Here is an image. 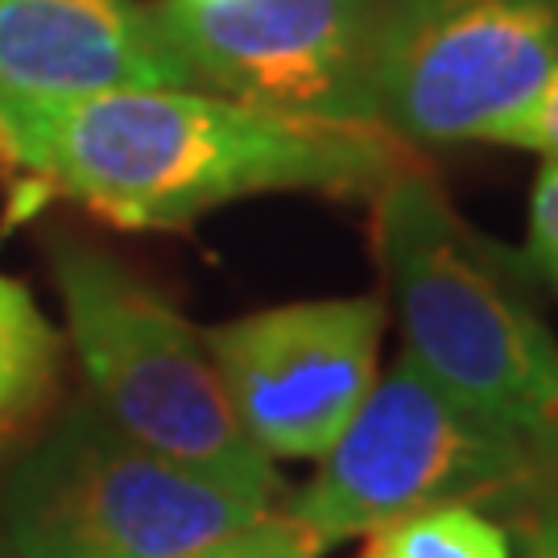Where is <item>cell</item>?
<instances>
[{
  "label": "cell",
  "mask_w": 558,
  "mask_h": 558,
  "mask_svg": "<svg viewBox=\"0 0 558 558\" xmlns=\"http://www.w3.org/2000/svg\"><path fill=\"white\" fill-rule=\"evenodd\" d=\"M0 133L9 161L133 232L269 191L373 195L414 166L385 124L294 117L199 87L0 100Z\"/></svg>",
  "instance_id": "cell-1"
},
{
  "label": "cell",
  "mask_w": 558,
  "mask_h": 558,
  "mask_svg": "<svg viewBox=\"0 0 558 558\" xmlns=\"http://www.w3.org/2000/svg\"><path fill=\"white\" fill-rule=\"evenodd\" d=\"M373 244L401 352L558 476V339L518 265L459 216L422 166L373 191Z\"/></svg>",
  "instance_id": "cell-2"
},
{
  "label": "cell",
  "mask_w": 558,
  "mask_h": 558,
  "mask_svg": "<svg viewBox=\"0 0 558 558\" xmlns=\"http://www.w3.org/2000/svg\"><path fill=\"white\" fill-rule=\"evenodd\" d=\"M278 493L129 439L71 401L0 468V542L13 558H182L274 513Z\"/></svg>",
  "instance_id": "cell-3"
},
{
  "label": "cell",
  "mask_w": 558,
  "mask_h": 558,
  "mask_svg": "<svg viewBox=\"0 0 558 558\" xmlns=\"http://www.w3.org/2000/svg\"><path fill=\"white\" fill-rule=\"evenodd\" d=\"M50 269L66 343L104 418L158 456L281 493L274 459L236 422L195 323L92 244L59 240Z\"/></svg>",
  "instance_id": "cell-4"
},
{
  "label": "cell",
  "mask_w": 558,
  "mask_h": 558,
  "mask_svg": "<svg viewBox=\"0 0 558 558\" xmlns=\"http://www.w3.org/2000/svg\"><path fill=\"white\" fill-rule=\"evenodd\" d=\"M550 476L525 442L456 401L401 352L281 513L327 550L439 505L513 497Z\"/></svg>",
  "instance_id": "cell-5"
},
{
  "label": "cell",
  "mask_w": 558,
  "mask_h": 558,
  "mask_svg": "<svg viewBox=\"0 0 558 558\" xmlns=\"http://www.w3.org/2000/svg\"><path fill=\"white\" fill-rule=\"evenodd\" d=\"M558 66V0H380L377 120L405 145L488 141Z\"/></svg>",
  "instance_id": "cell-6"
},
{
  "label": "cell",
  "mask_w": 558,
  "mask_h": 558,
  "mask_svg": "<svg viewBox=\"0 0 558 558\" xmlns=\"http://www.w3.org/2000/svg\"><path fill=\"white\" fill-rule=\"evenodd\" d=\"M154 13L195 87L294 117L380 124V0H166Z\"/></svg>",
  "instance_id": "cell-7"
},
{
  "label": "cell",
  "mask_w": 558,
  "mask_h": 558,
  "mask_svg": "<svg viewBox=\"0 0 558 558\" xmlns=\"http://www.w3.org/2000/svg\"><path fill=\"white\" fill-rule=\"evenodd\" d=\"M385 302L306 299L207 327L232 414L265 459H319L377 380Z\"/></svg>",
  "instance_id": "cell-8"
},
{
  "label": "cell",
  "mask_w": 558,
  "mask_h": 558,
  "mask_svg": "<svg viewBox=\"0 0 558 558\" xmlns=\"http://www.w3.org/2000/svg\"><path fill=\"white\" fill-rule=\"evenodd\" d=\"M195 87L141 0H0V100Z\"/></svg>",
  "instance_id": "cell-9"
},
{
  "label": "cell",
  "mask_w": 558,
  "mask_h": 558,
  "mask_svg": "<svg viewBox=\"0 0 558 558\" xmlns=\"http://www.w3.org/2000/svg\"><path fill=\"white\" fill-rule=\"evenodd\" d=\"M66 339L29 286L0 269V456L34 435L62 393Z\"/></svg>",
  "instance_id": "cell-10"
},
{
  "label": "cell",
  "mask_w": 558,
  "mask_h": 558,
  "mask_svg": "<svg viewBox=\"0 0 558 558\" xmlns=\"http://www.w3.org/2000/svg\"><path fill=\"white\" fill-rule=\"evenodd\" d=\"M373 558H513L509 538L480 505H439L368 534Z\"/></svg>",
  "instance_id": "cell-11"
},
{
  "label": "cell",
  "mask_w": 558,
  "mask_h": 558,
  "mask_svg": "<svg viewBox=\"0 0 558 558\" xmlns=\"http://www.w3.org/2000/svg\"><path fill=\"white\" fill-rule=\"evenodd\" d=\"M323 550L315 538L299 530L286 513H265V518L240 525L223 538L207 542L199 550L182 558H319Z\"/></svg>",
  "instance_id": "cell-12"
},
{
  "label": "cell",
  "mask_w": 558,
  "mask_h": 558,
  "mask_svg": "<svg viewBox=\"0 0 558 558\" xmlns=\"http://www.w3.org/2000/svg\"><path fill=\"white\" fill-rule=\"evenodd\" d=\"M497 145H518V149H534L546 161H558V66L542 80V87L521 104L513 117H505L488 133Z\"/></svg>",
  "instance_id": "cell-13"
},
{
  "label": "cell",
  "mask_w": 558,
  "mask_h": 558,
  "mask_svg": "<svg viewBox=\"0 0 558 558\" xmlns=\"http://www.w3.org/2000/svg\"><path fill=\"white\" fill-rule=\"evenodd\" d=\"M525 257L534 269L558 278V161L542 166L534 195H530V240Z\"/></svg>",
  "instance_id": "cell-14"
},
{
  "label": "cell",
  "mask_w": 558,
  "mask_h": 558,
  "mask_svg": "<svg viewBox=\"0 0 558 558\" xmlns=\"http://www.w3.org/2000/svg\"><path fill=\"white\" fill-rule=\"evenodd\" d=\"M530 558H558V493L538 505V518L530 525Z\"/></svg>",
  "instance_id": "cell-15"
},
{
  "label": "cell",
  "mask_w": 558,
  "mask_h": 558,
  "mask_svg": "<svg viewBox=\"0 0 558 558\" xmlns=\"http://www.w3.org/2000/svg\"><path fill=\"white\" fill-rule=\"evenodd\" d=\"M0 558H13V555H9V546H4V542H0Z\"/></svg>",
  "instance_id": "cell-16"
},
{
  "label": "cell",
  "mask_w": 558,
  "mask_h": 558,
  "mask_svg": "<svg viewBox=\"0 0 558 558\" xmlns=\"http://www.w3.org/2000/svg\"><path fill=\"white\" fill-rule=\"evenodd\" d=\"M0 158H4V133H0Z\"/></svg>",
  "instance_id": "cell-17"
},
{
  "label": "cell",
  "mask_w": 558,
  "mask_h": 558,
  "mask_svg": "<svg viewBox=\"0 0 558 558\" xmlns=\"http://www.w3.org/2000/svg\"><path fill=\"white\" fill-rule=\"evenodd\" d=\"M360 558H373V555H368V550H364V555H360Z\"/></svg>",
  "instance_id": "cell-18"
},
{
  "label": "cell",
  "mask_w": 558,
  "mask_h": 558,
  "mask_svg": "<svg viewBox=\"0 0 558 558\" xmlns=\"http://www.w3.org/2000/svg\"><path fill=\"white\" fill-rule=\"evenodd\" d=\"M555 281H558V278H555Z\"/></svg>",
  "instance_id": "cell-19"
}]
</instances>
